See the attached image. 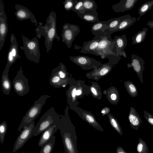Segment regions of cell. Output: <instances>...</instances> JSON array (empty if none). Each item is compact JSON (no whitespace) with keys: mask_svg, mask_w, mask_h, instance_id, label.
I'll return each instance as SVG.
<instances>
[{"mask_svg":"<svg viewBox=\"0 0 153 153\" xmlns=\"http://www.w3.org/2000/svg\"><path fill=\"white\" fill-rule=\"evenodd\" d=\"M83 0H79L76 4L72 10L76 13L78 15L83 14L85 11L83 6Z\"/></svg>","mask_w":153,"mask_h":153,"instance_id":"cell-35","label":"cell"},{"mask_svg":"<svg viewBox=\"0 0 153 153\" xmlns=\"http://www.w3.org/2000/svg\"><path fill=\"white\" fill-rule=\"evenodd\" d=\"M122 18V16L117 18H115L107 21V27L108 29L110 31L114 30L118 25Z\"/></svg>","mask_w":153,"mask_h":153,"instance_id":"cell-33","label":"cell"},{"mask_svg":"<svg viewBox=\"0 0 153 153\" xmlns=\"http://www.w3.org/2000/svg\"><path fill=\"white\" fill-rule=\"evenodd\" d=\"M114 39L115 41V44L114 48L115 49L116 56L120 55L127 58V55L125 51V49L127 44V39L126 35L115 36Z\"/></svg>","mask_w":153,"mask_h":153,"instance_id":"cell-16","label":"cell"},{"mask_svg":"<svg viewBox=\"0 0 153 153\" xmlns=\"http://www.w3.org/2000/svg\"><path fill=\"white\" fill-rule=\"evenodd\" d=\"M50 97V96L43 94L37 100L35 101L33 105L27 111L23 117L18 129V131H20L25 125L34 120L40 114L47 99Z\"/></svg>","mask_w":153,"mask_h":153,"instance_id":"cell-6","label":"cell"},{"mask_svg":"<svg viewBox=\"0 0 153 153\" xmlns=\"http://www.w3.org/2000/svg\"><path fill=\"white\" fill-rule=\"evenodd\" d=\"M148 29L144 27L142 30L137 33L132 38L131 45L138 44L144 41Z\"/></svg>","mask_w":153,"mask_h":153,"instance_id":"cell-25","label":"cell"},{"mask_svg":"<svg viewBox=\"0 0 153 153\" xmlns=\"http://www.w3.org/2000/svg\"><path fill=\"white\" fill-rule=\"evenodd\" d=\"M35 126L34 120L23 126L14 144L13 152H16L22 148L29 139L33 136Z\"/></svg>","mask_w":153,"mask_h":153,"instance_id":"cell-8","label":"cell"},{"mask_svg":"<svg viewBox=\"0 0 153 153\" xmlns=\"http://www.w3.org/2000/svg\"><path fill=\"white\" fill-rule=\"evenodd\" d=\"M56 14L54 11L49 13L44 26L42 23L39 22V25L35 29L36 36L40 39L43 36L45 37V44L47 49V53L51 49L54 39H56L59 42L61 38L58 35L56 27Z\"/></svg>","mask_w":153,"mask_h":153,"instance_id":"cell-1","label":"cell"},{"mask_svg":"<svg viewBox=\"0 0 153 153\" xmlns=\"http://www.w3.org/2000/svg\"><path fill=\"white\" fill-rule=\"evenodd\" d=\"M113 33L108 29L100 36L97 51L98 56L102 59H105L106 56L110 55H116V52L113 51L115 41L114 39H112L111 37V34Z\"/></svg>","mask_w":153,"mask_h":153,"instance_id":"cell-5","label":"cell"},{"mask_svg":"<svg viewBox=\"0 0 153 153\" xmlns=\"http://www.w3.org/2000/svg\"><path fill=\"white\" fill-rule=\"evenodd\" d=\"M143 112L144 116L146 120L150 125L153 126V115L145 110Z\"/></svg>","mask_w":153,"mask_h":153,"instance_id":"cell-37","label":"cell"},{"mask_svg":"<svg viewBox=\"0 0 153 153\" xmlns=\"http://www.w3.org/2000/svg\"><path fill=\"white\" fill-rule=\"evenodd\" d=\"M68 122L65 119L64 117H62L59 129L64 148L65 153H78L75 128Z\"/></svg>","mask_w":153,"mask_h":153,"instance_id":"cell-2","label":"cell"},{"mask_svg":"<svg viewBox=\"0 0 153 153\" xmlns=\"http://www.w3.org/2000/svg\"><path fill=\"white\" fill-rule=\"evenodd\" d=\"M138 0H121L112 6L113 11L117 13L124 12L131 10Z\"/></svg>","mask_w":153,"mask_h":153,"instance_id":"cell-17","label":"cell"},{"mask_svg":"<svg viewBox=\"0 0 153 153\" xmlns=\"http://www.w3.org/2000/svg\"><path fill=\"white\" fill-rule=\"evenodd\" d=\"M8 32L7 17L2 1L0 0V51L3 48Z\"/></svg>","mask_w":153,"mask_h":153,"instance_id":"cell-12","label":"cell"},{"mask_svg":"<svg viewBox=\"0 0 153 153\" xmlns=\"http://www.w3.org/2000/svg\"><path fill=\"white\" fill-rule=\"evenodd\" d=\"M9 68H5L1 76V87L3 93L6 95L9 94L12 88V83L9 78Z\"/></svg>","mask_w":153,"mask_h":153,"instance_id":"cell-21","label":"cell"},{"mask_svg":"<svg viewBox=\"0 0 153 153\" xmlns=\"http://www.w3.org/2000/svg\"><path fill=\"white\" fill-rule=\"evenodd\" d=\"M16 11L14 14L17 20L23 21L27 19H30L31 22L35 24V26H38L37 21L34 15L26 7L18 4L15 5Z\"/></svg>","mask_w":153,"mask_h":153,"instance_id":"cell-13","label":"cell"},{"mask_svg":"<svg viewBox=\"0 0 153 153\" xmlns=\"http://www.w3.org/2000/svg\"><path fill=\"white\" fill-rule=\"evenodd\" d=\"M78 0H65L63 2L64 7L67 11L72 10Z\"/></svg>","mask_w":153,"mask_h":153,"instance_id":"cell-36","label":"cell"},{"mask_svg":"<svg viewBox=\"0 0 153 153\" xmlns=\"http://www.w3.org/2000/svg\"><path fill=\"white\" fill-rule=\"evenodd\" d=\"M128 118L131 128L135 130H138L143 122L136 110L132 107L130 108Z\"/></svg>","mask_w":153,"mask_h":153,"instance_id":"cell-20","label":"cell"},{"mask_svg":"<svg viewBox=\"0 0 153 153\" xmlns=\"http://www.w3.org/2000/svg\"><path fill=\"white\" fill-rule=\"evenodd\" d=\"M55 136L53 135L45 144L41 149L39 153H51L55 142Z\"/></svg>","mask_w":153,"mask_h":153,"instance_id":"cell-26","label":"cell"},{"mask_svg":"<svg viewBox=\"0 0 153 153\" xmlns=\"http://www.w3.org/2000/svg\"><path fill=\"white\" fill-rule=\"evenodd\" d=\"M67 80L62 79L55 72L52 71L49 79V84L55 88L65 87L67 85Z\"/></svg>","mask_w":153,"mask_h":153,"instance_id":"cell-22","label":"cell"},{"mask_svg":"<svg viewBox=\"0 0 153 153\" xmlns=\"http://www.w3.org/2000/svg\"><path fill=\"white\" fill-rule=\"evenodd\" d=\"M109 120L111 125L113 128L120 135L123 134L122 128L117 120L111 115L108 116Z\"/></svg>","mask_w":153,"mask_h":153,"instance_id":"cell-31","label":"cell"},{"mask_svg":"<svg viewBox=\"0 0 153 153\" xmlns=\"http://www.w3.org/2000/svg\"><path fill=\"white\" fill-rule=\"evenodd\" d=\"M110 97L111 100L113 101H115L116 100H119V95L118 94H111Z\"/></svg>","mask_w":153,"mask_h":153,"instance_id":"cell-38","label":"cell"},{"mask_svg":"<svg viewBox=\"0 0 153 153\" xmlns=\"http://www.w3.org/2000/svg\"><path fill=\"white\" fill-rule=\"evenodd\" d=\"M100 39V36H96L92 40L83 42L80 52L82 53H90L98 56L97 50Z\"/></svg>","mask_w":153,"mask_h":153,"instance_id":"cell-15","label":"cell"},{"mask_svg":"<svg viewBox=\"0 0 153 153\" xmlns=\"http://www.w3.org/2000/svg\"><path fill=\"white\" fill-rule=\"evenodd\" d=\"M152 17H153V15H152Z\"/></svg>","mask_w":153,"mask_h":153,"instance_id":"cell-45","label":"cell"},{"mask_svg":"<svg viewBox=\"0 0 153 153\" xmlns=\"http://www.w3.org/2000/svg\"><path fill=\"white\" fill-rule=\"evenodd\" d=\"M153 6V0L149 1L143 4L138 9L139 16L137 19V21L140 20L141 17L144 15L149 10H151Z\"/></svg>","mask_w":153,"mask_h":153,"instance_id":"cell-27","label":"cell"},{"mask_svg":"<svg viewBox=\"0 0 153 153\" xmlns=\"http://www.w3.org/2000/svg\"><path fill=\"white\" fill-rule=\"evenodd\" d=\"M83 6L85 10L91 12L96 11L97 7L95 1L93 0H83Z\"/></svg>","mask_w":153,"mask_h":153,"instance_id":"cell-30","label":"cell"},{"mask_svg":"<svg viewBox=\"0 0 153 153\" xmlns=\"http://www.w3.org/2000/svg\"><path fill=\"white\" fill-rule=\"evenodd\" d=\"M11 45L8 53L7 63L5 68H10L16 60L21 57L19 53L18 46L15 35L12 33L10 37Z\"/></svg>","mask_w":153,"mask_h":153,"instance_id":"cell-11","label":"cell"},{"mask_svg":"<svg viewBox=\"0 0 153 153\" xmlns=\"http://www.w3.org/2000/svg\"><path fill=\"white\" fill-rule=\"evenodd\" d=\"M116 153H128L125 151L123 148L119 146L117 147L116 150Z\"/></svg>","mask_w":153,"mask_h":153,"instance_id":"cell-39","label":"cell"},{"mask_svg":"<svg viewBox=\"0 0 153 153\" xmlns=\"http://www.w3.org/2000/svg\"><path fill=\"white\" fill-rule=\"evenodd\" d=\"M29 80L23 74L22 67H20L12 82V85L16 93L19 96L22 97L30 91Z\"/></svg>","mask_w":153,"mask_h":153,"instance_id":"cell-7","label":"cell"},{"mask_svg":"<svg viewBox=\"0 0 153 153\" xmlns=\"http://www.w3.org/2000/svg\"><path fill=\"white\" fill-rule=\"evenodd\" d=\"M59 126L53 125L45 130L42 133L39 140L38 146L42 147L54 135L57 130L59 129Z\"/></svg>","mask_w":153,"mask_h":153,"instance_id":"cell-18","label":"cell"},{"mask_svg":"<svg viewBox=\"0 0 153 153\" xmlns=\"http://www.w3.org/2000/svg\"><path fill=\"white\" fill-rule=\"evenodd\" d=\"M124 85L129 94L132 97H136L138 95L137 89L132 82L128 80L124 82Z\"/></svg>","mask_w":153,"mask_h":153,"instance_id":"cell-28","label":"cell"},{"mask_svg":"<svg viewBox=\"0 0 153 153\" xmlns=\"http://www.w3.org/2000/svg\"><path fill=\"white\" fill-rule=\"evenodd\" d=\"M76 88H74L72 90L71 93V94L73 97H74L76 95Z\"/></svg>","mask_w":153,"mask_h":153,"instance_id":"cell-42","label":"cell"},{"mask_svg":"<svg viewBox=\"0 0 153 153\" xmlns=\"http://www.w3.org/2000/svg\"><path fill=\"white\" fill-rule=\"evenodd\" d=\"M78 26L66 23L62 27L61 36L62 41L68 48H70L76 37L80 32Z\"/></svg>","mask_w":153,"mask_h":153,"instance_id":"cell-9","label":"cell"},{"mask_svg":"<svg viewBox=\"0 0 153 153\" xmlns=\"http://www.w3.org/2000/svg\"><path fill=\"white\" fill-rule=\"evenodd\" d=\"M137 146V153H149V148L145 142L141 138L138 140Z\"/></svg>","mask_w":153,"mask_h":153,"instance_id":"cell-32","label":"cell"},{"mask_svg":"<svg viewBox=\"0 0 153 153\" xmlns=\"http://www.w3.org/2000/svg\"><path fill=\"white\" fill-rule=\"evenodd\" d=\"M136 21L135 17H132L129 14L122 16L118 25L114 30L111 31L114 33L125 30L132 25Z\"/></svg>","mask_w":153,"mask_h":153,"instance_id":"cell-19","label":"cell"},{"mask_svg":"<svg viewBox=\"0 0 153 153\" xmlns=\"http://www.w3.org/2000/svg\"><path fill=\"white\" fill-rule=\"evenodd\" d=\"M60 116L52 107L43 114L34 127L33 136H37L52 126H60Z\"/></svg>","mask_w":153,"mask_h":153,"instance_id":"cell-3","label":"cell"},{"mask_svg":"<svg viewBox=\"0 0 153 153\" xmlns=\"http://www.w3.org/2000/svg\"><path fill=\"white\" fill-rule=\"evenodd\" d=\"M131 62L127 64V67L130 68L132 67L136 72L142 83L143 82V72L144 69V60L139 56L135 54H132L131 56Z\"/></svg>","mask_w":153,"mask_h":153,"instance_id":"cell-14","label":"cell"},{"mask_svg":"<svg viewBox=\"0 0 153 153\" xmlns=\"http://www.w3.org/2000/svg\"><path fill=\"white\" fill-rule=\"evenodd\" d=\"M81 93V91L79 90H78L76 91V95H80Z\"/></svg>","mask_w":153,"mask_h":153,"instance_id":"cell-43","label":"cell"},{"mask_svg":"<svg viewBox=\"0 0 153 153\" xmlns=\"http://www.w3.org/2000/svg\"><path fill=\"white\" fill-rule=\"evenodd\" d=\"M7 130V123L5 121H4L0 124V141L1 144H2L4 142Z\"/></svg>","mask_w":153,"mask_h":153,"instance_id":"cell-34","label":"cell"},{"mask_svg":"<svg viewBox=\"0 0 153 153\" xmlns=\"http://www.w3.org/2000/svg\"><path fill=\"white\" fill-rule=\"evenodd\" d=\"M70 60L73 63L80 66L84 69L98 68L102 64L93 58L85 56L79 55L69 57Z\"/></svg>","mask_w":153,"mask_h":153,"instance_id":"cell-10","label":"cell"},{"mask_svg":"<svg viewBox=\"0 0 153 153\" xmlns=\"http://www.w3.org/2000/svg\"><path fill=\"white\" fill-rule=\"evenodd\" d=\"M22 153H24V151H23V152H22Z\"/></svg>","mask_w":153,"mask_h":153,"instance_id":"cell-44","label":"cell"},{"mask_svg":"<svg viewBox=\"0 0 153 153\" xmlns=\"http://www.w3.org/2000/svg\"><path fill=\"white\" fill-rule=\"evenodd\" d=\"M84 119L95 129L100 131H103V129L102 127L96 121L94 117L91 115L89 114L85 115Z\"/></svg>","mask_w":153,"mask_h":153,"instance_id":"cell-29","label":"cell"},{"mask_svg":"<svg viewBox=\"0 0 153 153\" xmlns=\"http://www.w3.org/2000/svg\"><path fill=\"white\" fill-rule=\"evenodd\" d=\"M23 45L20 48L24 51L27 58L31 61L38 64L40 57L39 42L38 39L35 37L30 39L23 35H21Z\"/></svg>","mask_w":153,"mask_h":153,"instance_id":"cell-4","label":"cell"},{"mask_svg":"<svg viewBox=\"0 0 153 153\" xmlns=\"http://www.w3.org/2000/svg\"><path fill=\"white\" fill-rule=\"evenodd\" d=\"M78 16L82 19L88 22L95 23L99 21L98 13L96 11L91 12L86 10L84 13H80Z\"/></svg>","mask_w":153,"mask_h":153,"instance_id":"cell-24","label":"cell"},{"mask_svg":"<svg viewBox=\"0 0 153 153\" xmlns=\"http://www.w3.org/2000/svg\"><path fill=\"white\" fill-rule=\"evenodd\" d=\"M91 90L92 94L95 96H97V92L96 89L93 87L91 88Z\"/></svg>","mask_w":153,"mask_h":153,"instance_id":"cell-41","label":"cell"},{"mask_svg":"<svg viewBox=\"0 0 153 153\" xmlns=\"http://www.w3.org/2000/svg\"><path fill=\"white\" fill-rule=\"evenodd\" d=\"M147 25L150 28L153 29V20L151 21H149Z\"/></svg>","mask_w":153,"mask_h":153,"instance_id":"cell-40","label":"cell"},{"mask_svg":"<svg viewBox=\"0 0 153 153\" xmlns=\"http://www.w3.org/2000/svg\"><path fill=\"white\" fill-rule=\"evenodd\" d=\"M107 21H98L93 24L91 31L93 34L96 36H100L106 29H108Z\"/></svg>","mask_w":153,"mask_h":153,"instance_id":"cell-23","label":"cell"}]
</instances>
